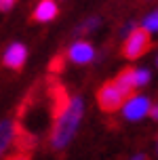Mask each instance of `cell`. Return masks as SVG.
<instances>
[{"instance_id":"4fadbf2b","label":"cell","mask_w":158,"mask_h":160,"mask_svg":"<svg viewBox=\"0 0 158 160\" xmlns=\"http://www.w3.org/2000/svg\"><path fill=\"white\" fill-rule=\"evenodd\" d=\"M11 124L8 122H2V150H7L8 141H11Z\"/></svg>"},{"instance_id":"8992f818","label":"cell","mask_w":158,"mask_h":160,"mask_svg":"<svg viewBox=\"0 0 158 160\" xmlns=\"http://www.w3.org/2000/svg\"><path fill=\"white\" fill-rule=\"evenodd\" d=\"M148 112H150V101H148L145 97H133V99L125 105V116L129 120H139Z\"/></svg>"},{"instance_id":"7a4b0ae2","label":"cell","mask_w":158,"mask_h":160,"mask_svg":"<svg viewBox=\"0 0 158 160\" xmlns=\"http://www.w3.org/2000/svg\"><path fill=\"white\" fill-rule=\"evenodd\" d=\"M150 30L145 28H137L129 34V38L125 40V47H122V53H125L126 59H137L141 57L143 53H148L152 47V38H150Z\"/></svg>"},{"instance_id":"ba28073f","label":"cell","mask_w":158,"mask_h":160,"mask_svg":"<svg viewBox=\"0 0 158 160\" xmlns=\"http://www.w3.org/2000/svg\"><path fill=\"white\" fill-rule=\"evenodd\" d=\"M70 59L74 63H89L93 59V47L89 42H76V44H72Z\"/></svg>"},{"instance_id":"9c48e42d","label":"cell","mask_w":158,"mask_h":160,"mask_svg":"<svg viewBox=\"0 0 158 160\" xmlns=\"http://www.w3.org/2000/svg\"><path fill=\"white\" fill-rule=\"evenodd\" d=\"M55 15H57V4L53 0H42L38 7H36V11H34L32 17H34L36 21H51Z\"/></svg>"},{"instance_id":"6da1fadb","label":"cell","mask_w":158,"mask_h":160,"mask_svg":"<svg viewBox=\"0 0 158 160\" xmlns=\"http://www.w3.org/2000/svg\"><path fill=\"white\" fill-rule=\"evenodd\" d=\"M80 118H82V99L76 97V99H72L68 112L55 120V128H53V137H51V143L55 150H61L70 143V139L78 128Z\"/></svg>"},{"instance_id":"277c9868","label":"cell","mask_w":158,"mask_h":160,"mask_svg":"<svg viewBox=\"0 0 158 160\" xmlns=\"http://www.w3.org/2000/svg\"><path fill=\"white\" fill-rule=\"evenodd\" d=\"M48 88H51V99H53V116H55V120H57L68 112L72 99L68 97V91H65L59 82H53V80H51V87Z\"/></svg>"},{"instance_id":"5bb4252c","label":"cell","mask_w":158,"mask_h":160,"mask_svg":"<svg viewBox=\"0 0 158 160\" xmlns=\"http://www.w3.org/2000/svg\"><path fill=\"white\" fill-rule=\"evenodd\" d=\"M137 82H139V87L148 84V82H150V72H145V70H137Z\"/></svg>"},{"instance_id":"3957f363","label":"cell","mask_w":158,"mask_h":160,"mask_svg":"<svg viewBox=\"0 0 158 160\" xmlns=\"http://www.w3.org/2000/svg\"><path fill=\"white\" fill-rule=\"evenodd\" d=\"M125 97L126 95L118 88L116 82H108V84H103L97 91V101H99V108H101L103 112H116L122 105Z\"/></svg>"},{"instance_id":"7c38bea8","label":"cell","mask_w":158,"mask_h":160,"mask_svg":"<svg viewBox=\"0 0 158 160\" xmlns=\"http://www.w3.org/2000/svg\"><path fill=\"white\" fill-rule=\"evenodd\" d=\"M63 63H65V59L59 55V57H55V59H51V63H48V70H51L53 74H57V72H61V70H63Z\"/></svg>"},{"instance_id":"ac0fdd59","label":"cell","mask_w":158,"mask_h":160,"mask_svg":"<svg viewBox=\"0 0 158 160\" xmlns=\"http://www.w3.org/2000/svg\"><path fill=\"white\" fill-rule=\"evenodd\" d=\"M133 160H145V158H143V156H137V158H133Z\"/></svg>"},{"instance_id":"e0dca14e","label":"cell","mask_w":158,"mask_h":160,"mask_svg":"<svg viewBox=\"0 0 158 160\" xmlns=\"http://www.w3.org/2000/svg\"><path fill=\"white\" fill-rule=\"evenodd\" d=\"M150 114H152V118H156V120H158V105H156V108H152Z\"/></svg>"},{"instance_id":"2e32d148","label":"cell","mask_w":158,"mask_h":160,"mask_svg":"<svg viewBox=\"0 0 158 160\" xmlns=\"http://www.w3.org/2000/svg\"><path fill=\"white\" fill-rule=\"evenodd\" d=\"M13 2H15V0H0V7H2V11L11 8V7H13Z\"/></svg>"},{"instance_id":"9a60e30c","label":"cell","mask_w":158,"mask_h":160,"mask_svg":"<svg viewBox=\"0 0 158 160\" xmlns=\"http://www.w3.org/2000/svg\"><path fill=\"white\" fill-rule=\"evenodd\" d=\"M7 160H30V156L23 154V152H19V154H15V156H8Z\"/></svg>"},{"instance_id":"52a82bcc","label":"cell","mask_w":158,"mask_h":160,"mask_svg":"<svg viewBox=\"0 0 158 160\" xmlns=\"http://www.w3.org/2000/svg\"><path fill=\"white\" fill-rule=\"evenodd\" d=\"M25 55H28V53H25V47L19 44V42H15V44H11L8 51L4 53V65L13 68V70H19L25 61Z\"/></svg>"},{"instance_id":"5b68a950","label":"cell","mask_w":158,"mask_h":160,"mask_svg":"<svg viewBox=\"0 0 158 160\" xmlns=\"http://www.w3.org/2000/svg\"><path fill=\"white\" fill-rule=\"evenodd\" d=\"M114 82L118 84V88L125 93L126 97H131L133 91L139 87V82H137V70H135V68H126L125 72L118 74V78L114 80Z\"/></svg>"},{"instance_id":"8fae6325","label":"cell","mask_w":158,"mask_h":160,"mask_svg":"<svg viewBox=\"0 0 158 160\" xmlns=\"http://www.w3.org/2000/svg\"><path fill=\"white\" fill-rule=\"evenodd\" d=\"M143 28H145V30H150V32H158V11H154L150 17H145Z\"/></svg>"},{"instance_id":"30bf717a","label":"cell","mask_w":158,"mask_h":160,"mask_svg":"<svg viewBox=\"0 0 158 160\" xmlns=\"http://www.w3.org/2000/svg\"><path fill=\"white\" fill-rule=\"evenodd\" d=\"M15 145H17L19 152H30L32 148L36 145V139H34L30 133H25L23 128L17 124L15 127Z\"/></svg>"}]
</instances>
